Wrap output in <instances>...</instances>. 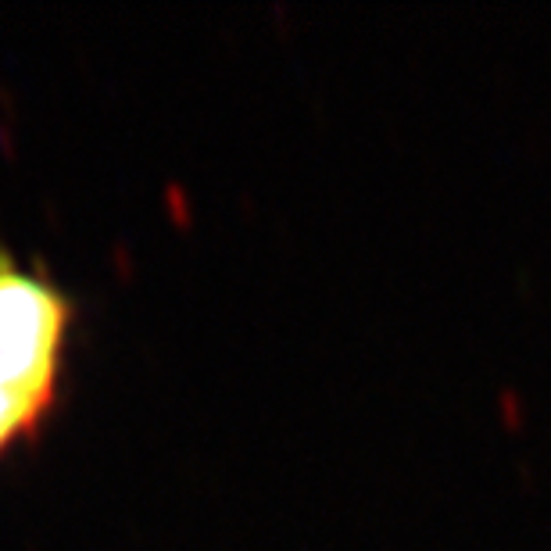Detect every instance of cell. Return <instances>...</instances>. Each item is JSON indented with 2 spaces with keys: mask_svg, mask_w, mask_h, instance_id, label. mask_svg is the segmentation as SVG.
<instances>
[{
  "mask_svg": "<svg viewBox=\"0 0 551 551\" xmlns=\"http://www.w3.org/2000/svg\"><path fill=\"white\" fill-rule=\"evenodd\" d=\"M76 301L36 258L0 247V458L58 405Z\"/></svg>",
  "mask_w": 551,
  "mask_h": 551,
  "instance_id": "cell-1",
  "label": "cell"
}]
</instances>
